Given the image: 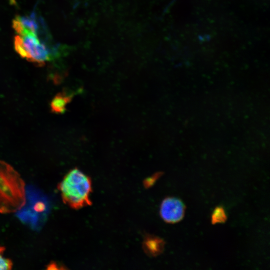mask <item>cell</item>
<instances>
[{
    "instance_id": "obj_1",
    "label": "cell",
    "mask_w": 270,
    "mask_h": 270,
    "mask_svg": "<svg viewBox=\"0 0 270 270\" xmlns=\"http://www.w3.org/2000/svg\"><path fill=\"white\" fill-rule=\"evenodd\" d=\"M26 203L24 180L12 166L0 160V213L10 214L18 212Z\"/></svg>"
},
{
    "instance_id": "obj_2",
    "label": "cell",
    "mask_w": 270,
    "mask_h": 270,
    "mask_svg": "<svg viewBox=\"0 0 270 270\" xmlns=\"http://www.w3.org/2000/svg\"><path fill=\"white\" fill-rule=\"evenodd\" d=\"M63 202L74 209L90 206L92 184L90 177L78 168L70 170L58 184Z\"/></svg>"
},
{
    "instance_id": "obj_3",
    "label": "cell",
    "mask_w": 270,
    "mask_h": 270,
    "mask_svg": "<svg viewBox=\"0 0 270 270\" xmlns=\"http://www.w3.org/2000/svg\"><path fill=\"white\" fill-rule=\"evenodd\" d=\"M14 46L22 58L38 65L42 66L46 62L54 60L50 48L40 40L38 34L32 32L27 31L16 36Z\"/></svg>"
},
{
    "instance_id": "obj_4",
    "label": "cell",
    "mask_w": 270,
    "mask_h": 270,
    "mask_svg": "<svg viewBox=\"0 0 270 270\" xmlns=\"http://www.w3.org/2000/svg\"><path fill=\"white\" fill-rule=\"evenodd\" d=\"M185 213V206L179 199L174 198H166L160 208L162 218L166 222L175 224L182 220Z\"/></svg>"
},
{
    "instance_id": "obj_5",
    "label": "cell",
    "mask_w": 270,
    "mask_h": 270,
    "mask_svg": "<svg viewBox=\"0 0 270 270\" xmlns=\"http://www.w3.org/2000/svg\"><path fill=\"white\" fill-rule=\"evenodd\" d=\"M38 18L34 13L30 16H18L13 21V27L19 35L26 31H30L36 34L40 30Z\"/></svg>"
},
{
    "instance_id": "obj_6",
    "label": "cell",
    "mask_w": 270,
    "mask_h": 270,
    "mask_svg": "<svg viewBox=\"0 0 270 270\" xmlns=\"http://www.w3.org/2000/svg\"><path fill=\"white\" fill-rule=\"evenodd\" d=\"M143 247L147 254L155 256L161 254L164 251V242L158 237L149 236L145 239Z\"/></svg>"
},
{
    "instance_id": "obj_7",
    "label": "cell",
    "mask_w": 270,
    "mask_h": 270,
    "mask_svg": "<svg viewBox=\"0 0 270 270\" xmlns=\"http://www.w3.org/2000/svg\"><path fill=\"white\" fill-rule=\"evenodd\" d=\"M73 98V94L62 92L58 94L50 104L52 111L56 114H62L66 110V106Z\"/></svg>"
},
{
    "instance_id": "obj_8",
    "label": "cell",
    "mask_w": 270,
    "mask_h": 270,
    "mask_svg": "<svg viewBox=\"0 0 270 270\" xmlns=\"http://www.w3.org/2000/svg\"><path fill=\"white\" fill-rule=\"evenodd\" d=\"M227 216L225 210L222 207H218L214 210L212 216V224L225 222Z\"/></svg>"
},
{
    "instance_id": "obj_9",
    "label": "cell",
    "mask_w": 270,
    "mask_h": 270,
    "mask_svg": "<svg viewBox=\"0 0 270 270\" xmlns=\"http://www.w3.org/2000/svg\"><path fill=\"white\" fill-rule=\"evenodd\" d=\"M5 247L0 246V270H11L13 266L12 262L4 256Z\"/></svg>"
},
{
    "instance_id": "obj_10",
    "label": "cell",
    "mask_w": 270,
    "mask_h": 270,
    "mask_svg": "<svg viewBox=\"0 0 270 270\" xmlns=\"http://www.w3.org/2000/svg\"><path fill=\"white\" fill-rule=\"evenodd\" d=\"M161 174H158L146 180V186H150L154 184V182L158 178Z\"/></svg>"
}]
</instances>
